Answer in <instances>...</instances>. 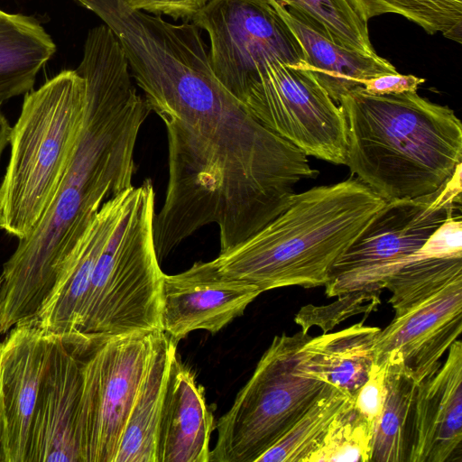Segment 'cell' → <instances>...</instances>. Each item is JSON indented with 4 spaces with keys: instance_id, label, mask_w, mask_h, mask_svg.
<instances>
[{
    "instance_id": "6da1fadb",
    "label": "cell",
    "mask_w": 462,
    "mask_h": 462,
    "mask_svg": "<svg viewBox=\"0 0 462 462\" xmlns=\"http://www.w3.org/2000/svg\"><path fill=\"white\" fill-rule=\"evenodd\" d=\"M139 88L167 134L168 182L153 219L159 261L211 224L220 253L230 250L280 215L300 180L319 174L238 104L210 65L186 64Z\"/></svg>"
},
{
    "instance_id": "7a4b0ae2",
    "label": "cell",
    "mask_w": 462,
    "mask_h": 462,
    "mask_svg": "<svg viewBox=\"0 0 462 462\" xmlns=\"http://www.w3.org/2000/svg\"><path fill=\"white\" fill-rule=\"evenodd\" d=\"M76 70L87 88L77 147L41 220L3 265L0 320L10 325L35 317L102 205L134 186L135 144L151 111L107 26L89 30Z\"/></svg>"
},
{
    "instance_id": "3957f363",
    "label": "cell",
    "mask_w": 462,
    "mask_h": 462,
    "mask_svg": "<svg viewBox=\"0 0 462 462\" xmlns=\"http://www.w3.org/2000/svg\"><path fill=\"white\" fill-rule=\"evenodd\" d=\"M345 164L385 201L439 189L462 165V125L448 106L417 91L373 95L359 87L340 102Z\"/></svg>"
},
{
    "instance_id": "277c9868",
    "label": "cell",
    "mask_w": 462,
    "mask_h": 462,
    "mask_svg": "<svg viewBox=\"0 0 462 462\" xmlns=\"http://www.w3.org/2000/svg\"><path fill=\"white\" fill-rule=\"evenodd\" d=\"M384 203L354 177L313 187L295 193L274 219L208 264L217 276L262 292L324 286L333 264Z\"/></svg>"
},
{
    "instance_id": "5b68a950",
    "label": "cell",
    "mask_w": 462,
    "mask_h": 462,
    "mask_svg": "<svg viewBox=\"0 0 462 462\" xmlns=\"http://www.w3.org/2000/svg\"><path fill=\"white\" fill-rule=\"evenodd\" d=\"M86 81L66 69L26 93L10 134L0 185V229L18 241L34 229L53 199L85 118Z\"/></svg>"
},
{
    "instance_id": "8992f818",
    "label": "cell",
    "mask_w": 462,
    "mask_h": 462,
    "mask_svg": "<svg viewBox=\"0 0 462 462\" xmlns=\"http://www.w3.org/2000/svg\"><path fill=\"white\" fill-rule=\"evenodd\" d=\"M329 337L275 336L231 408L216 422L209 462H256L331 385L319 354Z\"/></svg>"
},
{
    "instance_id": "52a82bcc",
    "label": "cell",
    "mask_w": 462,
    "mask_h": 462,
    "mask_svg": "<svg viewBox=\"0 0 462 462\" xmlns=\"http://www.w3.org/2000/svg\"><path fill=\"white\" fill-rule=\"evenodd\" d=\"M154 216L155 191L150 179L124 192L93 269L78 344L159 328L163 273L154 246Z\"/></svg>"
},
{
    "instance_id": "ba28073f",
    "label": "cell",
    "mask_w": 462,
    "mask_h": 462,
    "mask_svg": "<svg viewBox=\"0 0 462 462\" xmlns=\"http://www.w3.org/2000/svg\"><path fill=\"white\" fill-rule=\"evenodd\" d=\"M461 171L436 192L385 201L368 225L330 269L325 286L328 297L385 289L399 271L450 216L461 211Z\"/></svg>"
},
{
    "instance_id": "9c48e42d",
    "label": "cell",
    "mask_w": 462,
    "mask_h": 462,
    "mask_svg": "<svg viewBox=\"0 0 462 462\" xmlns=\"http://www.w3.org/2000/svg\"><path fill=\"white\" fill-rule=\"evenodd\" d=\"M190 21L207 32L215 76L240 106L269 62L306 67L302 48L269 0H209Z\"/></svg>"
},
{
    "instance_id": "30bf717a",
    "label": "cell",
    "mask_w": 462,
    "mask_h": 462,
    "mask_svg": "<svg viewBox=\"0 0 462 462\" xmlns=\"http://www.w3.org/2000/svg\"><path fill=\"white\" fill-rule=\"evenodd\" d=\"M158 329L114 336L83 348L81 462H114Z\"/></svg>"
},
{
    "instance_id": "8fae6325",
    "label": "cell",
    "mask_w": 462,
    "mask_h": 462,
    "mask_svg": "<svg viewBox=\"0 0 462 462\" xmlns=\"http://www.w3.org/2000/svg\"><path fill=\"white\" fill-rule=\"evenodd\" d=\"M242 107L307 156L345 164L347 129L343 110L306 68L269 62Z\"/></svg>"
},
{
    "instance_id": "7c38bea8",
    "label": "cell",
    "mask_w": 462,
    "mask_h": 462,
    "mask_svg": "<svg viewBox=\"0 0 462 462\" xmlns=\"http://www.w3.org/2000/svg\"><path fill=\"white\" fill-rule=\"evenodd\" d=\"M462 332V279L394 316L374 337V363L400 365L419 383L440 367Z\"/></svg>"
},
{
    "instance_id": "4fadbf2b",
    "label": "cell",
    "mask_w": 462,
    "mask_h": 462,
    "mask_svg": "<svg viewBox=\"0 0 462 462\" xmlns=\"http://www.w3.org/2000/svg\"><path fill=\"white\" fill-rule=\"evenodd\" d=\"M261 293L254 285L217 276L208 262H196L182 273L162 274L159 329L176 343L197 329L216 334Z\"/></svg>"
},
{
    "instance_id": "5bb4252c",
    "label": "cell",
    "mask_w": 462,
    "mask_h": 462,
    "mask_svg": "<svg viewBox=\"0 0 462 462\" xmlns=\"http://www.w3.org/2000/svg\"><path fill=\"white\" fill-rule=\"evenodd\" d=\"M51 336L28 462H81L79 420L83 346Z\"/></svg>"
},
{
    "instance_id": "9a60e30c",
    "label": "cell",
    "mask_w": 462,
    "mask_h": 462,
    "mask_svg": "<svg viewBox=\"0 0 462 462\" xmlns=\"http://www.w3.org/2000/svg\"><path fill=\"white\" fill-rule=\"evenodd\" d=\"M51 336L35 319L13 327L0 342L5 415V462H28L32 430L46 372Z\"/></svg>"
},
{
    "instance_id": "2e32d148",
    "label": "cell",
    "mask_w": 462,
    "mask_h": 462,
    "mask_svg": "<svg viewBox=\"0 0 462 462\" xmlns=\"http://www.w3.org/2000/svg\"><path fill=\"white\" fill-rule=\"evenodd\" d=\"M444 364L417 384L406 462H461L462 342Z\"/></svg>"
},
{
    "instance_id": "e0dca14e",
    "label": "cell",
    "mask_w": 462,
    "mask_h": 462,
    "mask_svg": "<svg viewBox=\"0 0 462 462\" xmlns=\"http://www.w3.org/2000/svg\"><path fill=\"white\" fill-rule=\"evenodd\" d=\"M124 192L102 205L62 264L51 293L34 317L46 334L78 342L93 269L120 211Z\"/></svg>"
},
{
    "instance_id": "ac0fdd59",
    "label": "cell",
    "mask_w": 462,
    "mask_h": 462,
    "mask_svg": "<svg viewBox=\"0 0 462 462\" xmlns=\"http://www.w3.org/2000/svg\"><path fill=\"white\" fill-rule=\"evenodd\" d=\"M205 389L192 369L174 353L161 410L156 462H209V441L215 429Z\"/></svg>"
},
{
    "instance_id": "d6986e66",
    "label": "cell",
    "mask_w": 462,
    "mask_h": 462,
    "mask_svg": "<svg viewBox=\"0 0 462 462\" xmlns=\"http://www.w3.org/2000/svg\"><path fill=\"white\" fill-rule=\"evenodd\" d=\"M302 48L309 69L337 105L364 81L397 73L395 67L377 53L366 54L338 43L308 15L269 0Z\"/></svg>"
},
{
    "instance_id": "ffe728a7",
    "label": "cell",
    "mask_w": 462,
    "mask_h": 462,
    "mask_svg": "<svg viewBox=\"0 0 462 462\" xmlns=\"http://www.w3.org/2000/svg\"><path fill=\"white\" fill-rule=\"evenodd\" d=\"M461 211L450 216L391 276L385 289L392 293L388 302L398 316L462 279Z\"/></svg>"
},
{
    "instance_id": "44dd1931",
    "label": "cell",
    "mask_w": 462,
    "mask_h": 462,
    "mask_svg": "<svg viewBox=\"0 0 462 462\" xmlns=\"http://www.w3.org/2000/svg\"><path fill=\"white\" fill-rule=\"evenodd\" d=\"M175 341L158 329L114 462H156L158 427Z\"/></svg>"
},
{
    "instance_id": "7402d4cb",
    "label": "cell",
    "mask_w": 462,
    "mask_h": 462,
    "mask_svg": "<svg viewBox=\"0 0 462 462\" xmlns=\"http://www.w3.org/2000/svg\"><path fill=\"white\" fill-rule=\"evenodd\" d=\"M56 45L32 16L0 9V104L32 90Z\"/></svg>"
},
{
    "instance_id": "603a6c76",
    "label": "cell",
    "mask_w": 462,
    "mask_h": 462,
    "mask_svg": "<svg viewBox=\"0 0 462 462\" xmlns=\"http://www.w3.org/2000/svg\"><path fill=\"white\" fill-rule=\"evenodd\" d=\"M417 384L400 365L387 363V392L374 428L371 462H406Z\"/></svg>"
},
{
    "instance_id": "cb8c5ba5",
    "label": "cell",
    "mask_w": 462,
    "mask_h": 462,
    "mask_svg": "<svg viewBox=\"0 0 462 462\" xmlns=\"http://www.w3.org/2000/svg\"><path fill=\"white\" fill-rule=\"evenodd\" d=\"M379 328L365 325V319L330 332L320 354L328 382L351 398L367 380L374 363V337Z\"/></svg>"
},
{
    "instance_id": "d4e9b609",
    "label": "cell",
    "mask_w": 462,
    "mask_h": 462,
    "mask_svg": "<svg viewBox=\"0 0 462 462\" xmlns=\"http://www.w3.org/2000/svg\"><path fill=\"white\" fill-rule=\"evenodd\" d=\"M352 403L348 394L331 384L256 462H305L335 418Z\"/></svg>"
},
{
    "instance_id": "484cf974",
    "label": "cell",
    "mask_w": 462,
    "mask_h": 462,
    "mask_svg": "<svg viewBox=\"0 0 462 462\" xmlns=\"http://www.w3.org/2000/svg\"><path fill=\"white\" fill-rule=\"evenodd\" d=\"M368 22L373 17L396 14L421 27L429 34L441 33L462 42V0H349Z\"/></svg>"
},
{
    "instance_id": "4316f807",
    "label": "cell",
    "mask_w": 462,
    "mask_h": 462,
    "mask_svg": "<svg viewBox=\"0 0 462 462\" xmlns=\"http://www.w3.org/2000/svg\"><path fill=\"white\" fill-rule=\"evenodd\" d=\"M302 13L324 28L338 43L366 54H375L365 22L349 0H274Z\"/></svg>"
},
{
    "instance_id": "83f0119b",
    "label": "cell",
    "mask_w": 462,
    "mask_h": 462,
    "mask_svg": "<svg viewBox=\"0 0 462 462\" xmlns=\"http://www.w3.org/2000/svg\"><path fill=\"white\" fill-rule=\"evenodd\" d=\"M373 432L352 403L335 418L305 462H371Z\"/></svg>"
},
{
    "instance_id": "f1b7e54d",
    "label": "cell",
    "mask_w": 462,
    "mask_h": 462,
    "mask_svg": "<svg viewBox=\"0 0 462 462\" xmlns=\"http://www.w3.org/2000/svg\"><path fill=\"white\" fill-rule=\"evenodd\" d=\"M380 291H358L337 296L338 299L328 305L303 306L295 315L294 321L308 333L314 326L323 333H328L337 324L361 313L365 315L377 309L380 304Z\"/></svg>"
},
{
    "instance_id": "f546056e",
    "label": "cell",
    "mask_w": 462,
    "mask_h": 462,
    "mask_svg": "<svg viewBox=\"0 0 462 462\" xmlns=\"http://www.w3.org/2000/svg\"><path fill=\"white\" fill-rule=\"evenodd\" d=\"M387 363H374L365 383L353 399V408L374 430L386 397Z\"/></svg>"
},
{
    "instance_id": "4dcf8cb0",
    "label": "cell",
    "mask_w": 462,
    "mask_h": 462,
    "mask_svg": "<svg viewBox=\"0 0 462 462\" xmlns=\"http://www.w3.org/2000/svg\"><path fill=\"white\" fill-rule=\"evenodd\" d=\"M128 5L152 14L190 21L209 0H125Z\"/></svg>"
},
{
    "instance_id": "1f68e13d",
    "label": "cell",
    "mask_w": 462,
    "mask_h": 462,
    "mask_svg": "<svg viewBox=\"0 0 462 462\" xmlns=\"http://www.w3.org/2000/svg\"><path fill=\"white\" fill-rule=\"evenodd\" d=\"M424 82L425 79L397 72L367 79L364 81L363 88L373 95L401 94L417 91Z\"/></svg>"
},
{
    "instance_id": "d6a6232c",
    "label": "cell",
    "mask_w": 462,
    "mask_h": 462,
    "mask_svg": "<svg viewBox=\"0 0 462 462\" xmlns=\"http://www.w3.org/2000/svg\"><path fill=\"white\" fill-rule=\"evenodd\" d=\"M11 129L12 126L0 107V161L5 149L9 144Z\"/></svg>"
},
{
    "instance_id": "836d02e7",
    "label": "cell",
    "mask_w": 462,
    "mask_h": 462,
    "mask_svg": "<svg viewBox=\"0 0 462 462\" xmlns=\"http://www.w3.org/2000/svg\"><path fill=\"white\" fill-rule=\"evenodd\" d=\"M5 405H4V398H3V393H2L1 373H0V462H5Z\"/></svg>"
},
{
    "instance_id": "e575fe53",
    "label": "cell",
    "mask_w": 462,
    "mask_h": 462,
    "mask_svg": "<svg viewBox=\"0 0 462 462\" xmlns=\"http://www.w3.org/2000/svg\"><path fill=\"white\" fill-rule=\"evenodd\" d=\"M0 285H1V278H0Z\"/></svg>"
}]
</instances>
